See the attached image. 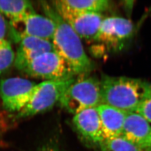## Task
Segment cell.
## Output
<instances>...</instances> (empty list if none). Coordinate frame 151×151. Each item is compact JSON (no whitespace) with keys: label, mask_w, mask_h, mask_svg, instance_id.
I'll return each instance as SVG.
<instances>
[{"label":"cell","mask_w":151,"mask_h":151,"mask_svg":"<svg viewBox=\"0 0 151 151\" xmlns=\"http://www.w3.org/2000/svg\"><path fill=\"white\" fill-rule=\"evenodd\" d=\"M134 32V27L131 20L119 16H110L104 18L94 40L116 50L123 47Z\"/></svg>","instance_id":"obj_8"},{"label":"cell","mask_w":151,"mask_h":151,"mask_svg":"<svg viewBox=\"0 0 151 151\" xmlns=\"http://www.w3.org/2000/svg\"><path fill=\"white\" fill-rule=\"evenodd\" d=\"M36 83L26 78L0 80V97L6 111L18 115L29 101Z\"/></svg>","instance_id":"obj_7"},{"label":"cell","mask_w":151,"mask_h":151,"mask_svg":"<svg viewBox=\"0 0 151 151\" xmlns=\"http://www.w3.org/2000/svg\"><path fill=\"white\" fill-rule=\"evenodd\" d=\"M10 25L17 40L23 37H32L52 42L55 32L53 20L35 11L29 12L19 22H10Z\"/></svg>","instance_id":"obj_9"},{"label":"cell","mask_w":151,"mask_h":151,"mask_svg":"<svg viewBox=\"0 0 151 151\" xmlns=\"http://www.w3.org/2000/svg\"><path fill=\"white\" fill-rule=\"evenodd\" d=\"M14 65L18 70L23 65L44 53L54 50L51 41L32 37H23L18 40Z\"/></svg>","instance_id":"obj_12"},{"label":"cell","mask_w":151,"mask_h":151,"mask_svg":"<svg viewBox=\"0 0 151 151\" xmlns=\"http://www.w3.org/2000/svg\"><path fill=\"white\" fill-rule=\"evenodd\" d=\"M42 5L47 16L55 24V32L52 40L54 51L65 60L75 76L88 75L93 69L94 65L84 50L81 38L53 7L45 2Z\"/></svg>","instance_id":"obj_1"},{"label":"cell","mask_w":151,"mask_h":151,"mask_svg":"<svg viewBox=\"0 0 151 151\" xmlns=\"http://www.w3.org/2000/svg\"><path fill=\"white\" fill-rule=\"evenodd\" d=\"M102 147L104 151H143L138 146L122 136L104 140Z\"/></svg>","instance_id":"obj_17"},{"label":"cell","mask_w":151,"mask_h":151,"mask_svg":"<svg viewBox=\"0 0 151 151\" xmlns=\"http://www.w3.org/2000/svg\"><path fill=\"white\" fill-rule=\"evenodd\" d=\"M151 146V133H150V136H149V137L148 138V139H147L146 140V142H145V145H143V146H142L140 148L142 149V150H143V149H144V148H145L146 147H149V146Z\"/></svg>","instance_id":"obj_22"},{"label":"cell","mask_w":151,"mask_h":151,"mask_svg":"<svg viewBox=\"0 0 151 151\" xmlns=\"http://www.w3.org/2000/svg\"><path fill=\"white\" fill-rule=\"evenodd\" d=\"M100 83L101 104L125 112H135L151 97V83L140 78L104 76Z\"/></svg>","instance_id":"obj_2"},{"label":"cell","mask_w":151,"mask_h":151,"mask_svg":"<svg viewBox=\"0 0 151 151\" xmlns=\"http://www.w3.org/2000/svg\"><path fill=\"white\" fill-rule=\"evenodd\" d=\"M73 123L85 139L102 147L104 139L96 108L87 109L76 114L73 118Z\"/></svg>","instance_id":"obj_10"},{"label":"cell","mask_w":151,"mask_h":151,"mask_svg":"<svg viewBox=\"0 0 151 151\" xmlns=\"http://www.w3.org/2000/svg\"><path fill=\"white\" fill-rule=\"evenodd\" d=\"M62 2L72 10L101 14L108 10L110 1L108 0H61Z\"/></svg>","instance_id":"obj_15"},{"label":"cell","mask_w":151,"mask_h":151,"mask_svg":"<svg viewBox=\"0 0 151 151\" xmlns=\"http://www.w3.org/2000/svg\"><path fill=\"white\" fill-rule=\"evenodd\" d=\"M80 76L67 87L59 102L62 108L75 115L101 104L100 81L88 75Z\"/></svg>","instance_id":"obj_3"},{"label":"cell","mask_w":151,"mask_h":151,"mask_svg":"<svg viewBox=\"0 0 151 151\" xmlns=\"http://www.w3.org/2000/svg\"><path fill=\"white\" fill-rule=\"evenodd\" d=\"M142 150H143V151H151V146L147 147L143 149Z\"/></svg>","instance_id":"obj_23"},{"label":"cell","mask_w":151,"mask_h":151,"mask_svg":"<svg viewBox=\"0 0 151 151\" xmlns=\"http://www.w3.org/2000/svg\"><path fill=\"white\" fill-rule=\"evenodd\" d=\"M33 11L32 5L28 1H0V13L9 19L10 22H19Z\"/></svg>","instance_id":"obj_14"},{"label":"cell","mask_w":151,"mask_h":151,"mask_svg":"<svg viewBox=\"0 0 151 151\" xmlns=\"http://www.w3.org/2000/svg\"><path fill=\"white\" fill-rule=\"evenodd\" d=\"M15 53L10 42L5 39L0 42V75L4 73L14 65Z\"/></svg>","instance_id":"obj_16"},{"label":"cell","mask_w":151,"mask_h":151,"mask_svg":"<svg viewBox=\"0 0 151 151\" xmlns=\"http://www.w3.org/2000/svg\"><path fill=\"white\" fill-rule=\"evenodd\" d=\"M135 112L139 114L149 123H151V97L142 103Z\"/></svg>","instance_id":"obj_18"},{"label":"cell","mask_w":151,"mask_h":151,"mask_svg":"<svg viewBox=\"0 0 151 151\" xmlns=\"http://www.w3.org/2000/svg\"><path fill=\"white\" fill-rule=\"evenodd\" d=\"M75 77L66 80L44 81L36 83L27 104L18 116H32L53 107L60 99L67 87Z\"/></svg>","instance_id":"obj_5"},{"label":"cell","mask_w":151,"mask_h":151,"mask_svg":"<svg viewBox=\"0 0 151 151\" xmlns=\"http://www.w3.org/2000/svg\"><path fill=\"white\" fill-rule=\"evenodd\" d=\"M37 151H60L58 148H56L54 146L46 145L39 149Z\"/></svg>","instance_id":"obj_20"},{"label":"cell","mask_w":151,"mask_h":151,"mask_svg":"<svg viewBox=\"0 0 151 151\" xmlns=\"http://www.w3.org/2000/svg\"><path fill=\"white\" fill-rule=\"evenodd\" d=\"M151 132L150 123L137 112H127L122 137L141 148Z\"/></svg>","instance_id":"obj_13"},{"label":"cell","mask_w":151,"mask_h":151,"mask_svg":"<svg viewBox=\"0 0 151 151\" xmlns=\"http://www.w3.org/2000/svg\"><path fill=\"white\" fill-rule=\"evenodd\" d=\"M53 8L76 33L82 39L94 40L104 19L100 13L72 10L62 2H53Z\"/></svg>","instance_id":"obj_6"},{"label":"cell","mask_w":151,"mask_h":151,"mask_svg":"<svg viewBox=\"0 0 151 151\" xmlns=\"http://www.w3.org/2000/svg\"><path fill=\"white\" fill-rule=\"evenodd\" d=\"M7 31V24L6 18L0 13V42L5 40Z\"/></svg>","instance_id":"obj_19"},{"label":"cell","mask_w":151,"mask_h":151,"mask_svg":"<svg viewBox=\"0 0 151 151\" xmlns=\"http://www.w3.org/2000/svg\"><path fill=\"white\" fill-rule=\"evenodd\" d=\"M104 140L122 135L124 120L127 112L105 104L96 107Z\"/></svg>","instance_id":"obj_11"},{"label":"cell","mask_w":151,"mask_h":151,"mask_svg":"<svg viewBox=\"0 0 151 151\" xmlns=\"http://www.w3.org/2000/svg\"><path fill=\"white\" fill-rule=\"evenodd\" d=\"M6 124L4 119L0 116V134L5 129Z\"/></svg>","instance_id":"obj_21"},{"label":"cell","mask_w":151,"mask_h":151,"mask_svg":"<svg viewBox=\"0 0 151 151\" xmlns=\"http://www.w3.org/2000/svg\"><path fill=\"white\" fill-rule=\"evenodd\" d=\"M18 70L44 81L66 80L75 76L65 60L54 50L40 54Z\"/></svg>","instance_id":"obj_4"}]
</instances>
